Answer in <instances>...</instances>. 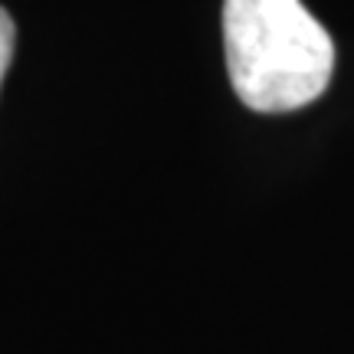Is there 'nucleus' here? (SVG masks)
I'll list each match as a JSON object with an SVG mask.
<instances>
[{
	"instance_id": "f257e3e1",
	"label": "nucleus",
	"mask_w": 354,
	"mask_h": 354,
	"mask_svg": "<svg viewBox=\"0 0 354 354\" xmlns=\"http://www.w3.org/2000/svg\"><path fill=\"white\" fill-rule=\"evenodd\" d=\"M230 82L253 112H295L328 88L335 43L302 0H223Z\"/></svg>"
},
{
	"instance_id": "f03ea898",
	"label": "nucleus",
	"mask_w": 354,
	"mask_h": 354,
	"mask_svg": "<svg viewBox=\"0 0 354 354\" xmlns=\"http://www.w3.org/2000/svg\"><path fill=\"white\" fill-rule=\"evenodd\" d=\"M13 39H17V30H13L10 13L0 7V82L7 76V66L13 59Z\"/></svg>"
}]
</instances>
